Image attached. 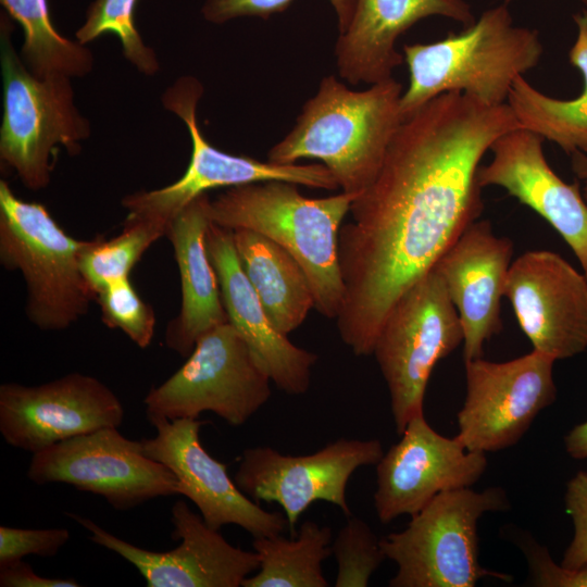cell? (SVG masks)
Segmentation results:
<instances>
[{
	"instance_id": "cell-1",
	"label": "cell",
	"mask_w": 587,
	"mask_h": 587,
	"mask_svg": "<svg viewBox=\"0 0 587 587\" xmlns=\"http://www.w3.org/2000/svg\"><path fill=\"white\" fill-rule=\"evenodd\" d=\"M517 128L508 103L488 105L459 91L433 98L401 122L339 232L345 301L336 322L353 354L373 353L396 301L478 220L480 161Z\"/></svg>"
},
{
	"instance_id": "cell-2",
	"label": "cell",
	"mask_w": 587,
	"mask_h": 587,
	"mask_svg": "<svg viewBox=\"0 0 587 587\" xmlns=\"http://www.w3.org/2000/svg\"><path fill=\"white\" fill-rule=\"evenodd\" d=\"M402 85L394 77L355 91L334 75L322 78L294 128L267 153L277 164L320 160L342 192L358 197L375 180L401 124Z\"/></svg>"
},
{
	"instance_id": "cell-3",
	"label": "cell",
	"mask_w": 587,
	"mask_h": 587,
	"mask_svg": "<svg viewBox=\"0 0 587 587\" xmlns=\"http://www.w3.org/2000/svg\"><path fill=\"white\" fill-rule=\"evenodd\" d=\"M297 184L267 180L229 187L209 202L210 220L224 228L261 234L288 251L303 268L314 309L337 319L345 301L338 239L355 196L301 195Z\"/></svg>"
},
{
	"instance_id": "cell-4",
	"label": "cell",
	"mask_w": 587,
	"mask_h": 587,
	"mask_svg": "<svg viewBox=\"0 0 587 587\" xmlns=\"http://www.w3.org/2000/svg\"><path fill=\"white\" fill-rule=\"evenodd\" d=\"M409 86L400 99L402 120L433 98L466 93L488 105L508 101L516 77L536 67L544 47L536 29L515 26L508 3L488 9L459 33L430 43L404 45Z\"/></svg>"
},
{
	"instance_id": "cell-5",
	"label": "cell",
	"mask_w": 587,
	"mask_h": 587,
	"mask_svg": "<svg viewBox=\"0 0 587 587\" xmlns=\"http://www.w3.org/2000/svg\"><path fill=\"white\" fill-rule=\"evenodd\" d=\"M505 490L491 486L437 495L408 526L380 538L386 557L397 564L390 587H474L484 577L512 582L510 574L479 563L477 525L487 512L507 511Z\"/></svg>"
},
{
	"instance_id": "cell-6",
	"label": "cell",
	"mask_w": 587,
	"mask_h": 587,
	"mask_svg": "<svg viewBox=\"0 0 587 587\" xmlns=\"http://www.w3.org/2000/svg\"><path fill=\"white\" fill-rule=\"evenodd\" d=\"M86 241L67 235L41 203L21 200L0 182V262L22 273L25 312L39 329L68 328L95 300L79 264Z\"/></svg>"
},
{
	"instance_id": "cell-7",
	"label": "cell",
	"mask_w": 587,
	"mask_h": 587,
	"mask_svg": "<svg viewBox=\"0 0 587 587\" xmlns=\"http://www.w3.org/2000/svg\"><path fill=\"white\" fill-rule=\"evenodd\" d=\"M11 25L1 18L3 116L0 158L30 190L48 186L59 147L71 154L90 135V125L74 103L70 77H38L17 57Z\"/></svg>"
},
{
	"instance_id": "cell-8",
	"label": "cell",
	"mask_w": 587,
	"mask_h": 587,
	"mask_svg": "<svg viewBox=\"0 0 587 587\" xmlns=\"http://www.w3.org/2000/svg\"><path fill=\"white\" fill-rule=\"evenodd\" d=\"M464 341L461 320L440 275L433 268L396 301L373 353L387 384L398 435L424 413V398L438 361Z\"/></svg>"
},
{
	"instance_id": "cell-9",
	"label": "cell",
	"mask_w": 587,
	"mask_h": 587,
	"mask_svg": "<svg viewBox=\"0 0 587 587\" xmlns=\"http://www.w3.org/2000/svg\"><path fill=\"white\" fill-rule=\"evenodd\" d=\"M271 382L262 360L227 322L200 336L187 361L152 387L143 404L147 416L198 419L212 412L238 427L268 401Z\"/></svg>"
},
{
	"instance_id": "cell-10",
	"label": "cell",
	"mask_w": 587,
	"mask_h": 587,
	"mask_svg": "<svg viewBox=\"0 0 587 587\" xmlns=\"http://www.w3.org/2000/svg\"><path fill=\"white\" fill-rule=\"evenodd\" d=\"M203 93L200 82L183 76L162 96L164 108L186 124L191 138V157L184 175L173 184L123 198L128 216L164 226L193 199L220 187H235L267 180H285L315 189H338L329 170L322 163L277 164L247 155H236L212 146L197 121V105Z\"/></svg>"
},
{
	"instance_id": "cell-11",
	"label": "cell",
	"mask_w": 587,
	"mask_h": 587,
	"mask_svg": "<svg viewBox=\"0 0 587 587\" xmlns=\"http://www.w3.org/2000/svg\"><path fill=\"white\" fill-rule=\"evenodd\" d=\"M104 427L57 442L32 455L27 477L37 485L68 484L126 511L159 497L180 495L164 464L143 453L142 442Z\"/></svg>"
},
{
	"instance_id": "cell-12",
	"label": "cell",
	"mask_w": 587,
	"mask_h": 587,
	"mask_svg": "<svg viewBox=\"0 0 587 587\" xmlns=\"http://www.w3.org/2000/svg\"><path fill=\"white\" fill-rule=\"evenodd\" d=\"M554 362L536 350L507 362L464 361L466 396L457 438L483 453L514 446L557 399Z\"/></svg>"
},
{
	"instance_id": "cell-13",
	"label": "cell",
	"mask_w": 587,
	"mask_h": 587,
	"mask_svg": "<svg viewBox=\"0 0 587 587\" xmlns=\"http://www.w3.org/2000/svg\"><path fill=\"white\" fill-rule=\"evenodd\" d=\"M383 454L378 439L340 438L305 455H287L271 447L248 448L234 480L253 501L279 504L295 537L299 517L315 501L329 502L351 515L346 495L351 475L361 466L376 465Z\"/></svg>"
},
{
	"instance_id": "cell-14",
	"label": "cell",
	"mask_w": 587,
	"mask_h": 587,
	"mask_svg": "<svg viewBox=\"0 0 587 587\" xmlns=\"http://www.w3.org/2000/svg\"><path fill=\"white\" fill-rule=\"evenodd\" d=\"M124 408L98 378L78 372L37 386H0V433L14 448L39 452L104 427H120Z\"/></svg>"
},
{
	"instance_id": "cell-15",
	"label": "cell",
	"mask_w": 587,
	"mask_h": 587,
	"mask_svg": "<svg viewBox=\"0 0 587 587\" xmlns=\"http://www.w3.org/2000/svg\"><path fill=\"white\" fill-rule=\"evenodd\" d=\"M86 528L89 539L133 564L148 587H239L259 570L260 558L230 545L184 501L172 507L173 538L168 551H151L105 530L90 519L66 513Z\"/></svg>"
},
{
	"instance_id": "cell-16",
	"label": "cell",
	"mask_w": 587,
	"mask_h": 587,
	"mask_svg": "<svg viewBox=\"0 0 587 587\" xmlns=\"http://www.w3.org/2000/svg\"><path fill=\"white\" fill-rule=\"evenodd\" d=\"M400 436L376 464L374 508L383 524L415 515L440 492L473 486L487 469L486 453L440 435L424 413Z\"/></svg>"
},
{
	"instance_id": "cell-17",
	"label": "cell",
	"mask_w": 587,
	"mask_h": 587,
	"mask_svg": "<svg viewBox=\"0 0 587 587\" xmlns=\"http://www.w3.org/2000/svg\"><path fill=\"white\" fill-rule=\"evenodd\" d=\"M157 434L141 440L143 453L168 467L203 521L213 529L237 525L253 538L282 534L288 526L285 514L268 512L245 495L227 473L226 464L202 447L199 432L204 421L147 416Z\"/></svg>"
},
{
	"instance_id": "cell-18",
	"label": "cell",
	"mask_w": 587,
	"mask_h": 587,
	"mask_svg": "<svg viewBox=\"0 0 587 587\" xmlns=\"http://www.w3.org/2000/svg\"><path fill=\"white\" fill-rule=\"evenodd\" d=\"M503 296L533 350L557 361L587 349V278L560 254L532 250L512 261Z\"/></svg>"
},
{
	"instance_id": "cell-19",
	"label": "cell",
	"mask_w": 587,
	"mask_h": 587,
	"mask_svg": "<svg viewBox=\"0 0 587 587\" xmlns=\"http://www.w3.org/2000/svg\"><path fill=\"white\" fill-rule=\"evenodd\" d=\"M544 138L517 128L491 146L492 158L480 165L479 186H499L545 218L570 246L587 278V202L579 182L565 183L549 165Z\"/></svg>"
},
{
	"instance_id": "cell-20",
	"label": "cell",
	"mask_w": 587,
	"mask_h": 587,
	"mask_svg": "<svg viewBox=\"0 0 587 587\" xmlns=\"http://www.w3.org/2000/svg\"><path fill=\"white\" fill-rule=\"evenodd\" d=\"M513 251L510 238L495 235L489 221L477 220L433 267L461 320L464 361L482 358L484 344L502 329L500 302Z\"/></svg>"
},
{
	"instance_id": "cell-21",
	"label": "cell",
	"mask_w": 587,
	"mask_h": 587,
	"mask_svg": "<svg viewBox=\"0 0 587 587\" xmlns=\"http://www.w3.org/2000/svg\"><path fill=\"white\" fill-rule=\"evenodd\" d=\"M207 248L216 272L228 322L264 363L273 383L284 392L302 395L311 384L316 353L297 347L272 323L245 274L233 230L210 223Z\"/></svg>"
},
{
	"instance_id": "cell-22",
	"label": "cell",
	"mask_w": 587,
	"mask_h": 587,
	"mask_svg": "<svg viewBox=\"0 0 587 587\" xmlns=\"http://www.w3.org/2000/svg\"><path fill=\"white\" fill-rule=\"evenodd\" d=\"M435 15L464 27L475 22L464 0H357L351 23L335 43L339 76L352 85L391 78L404 62L397 39L422 18Z\"/></svg>"
},
{
	"instance_id": "cell-23",
	"label": "cell",
	"mask_w": 587,
	"mask_h": 587,
	"mask_svg": "<svg viewBox=\"0 0 587 587\" xmlns=\"http://www.w3.org/2000/svg\"><path fill=\"white\" fill-rule=\"evenodd\" d=\"M210 199L203 193L189 202L168 224L170 239L179 271L182 305L168 322L165 345L188 357L200 336L228 322L220 283L207 248Z\"/></svg>"
},
{
	"instance_id": "cell-24",
	"label": "cell",
	"mask_w": 587,
	"mask_h": 587,
	"mask_svg": "<svg viewBox=\"0 0 587 587\" xmlns=\"http://www.w3.org/2000/svg\"><path fill=\"white\" fill-rule=\"evenodd\" d=\"M242 270L274 326L284 335L296 330L315 307L299 262L270 238L248 229L233 230Z\"/></svg>"
},
{
	"instance_id": "cell-25",
	"label": "cell",
	"mask_w": 587,
	"mask_h": 587,
	"mask_svg": "<svg viewBox=\"0 0 587 587\" xmlns=\"http://www.w3.org/2000/svg\"><path fill=\"white\" fill-rule=\"evenodd\" d=\"M573 20L577 37L569 61L583 76L582 92L570 100L552 98L519 76L507 101L521 128L557 143L569 155L576 150L587 153V10Z\"/></svg>"
},
{
	"instance_id": "cell-26",
	"label": "cell",
	"mask_w": 587,
	"mask_h": 587,
	"mask_svg": "<svg viewBox=\"0 0 587 587\" xmlns=\"http://www.w3.org/2000/svg\"><path fill=\"white\" fill-rule=\"evenodd\" d=\"M258 572L242 587H327L322 562L332 554V529L304 521L290 539L282 534L254 538Z\"/></svg>"
},
{
	"instance_id": "cell-27",
	"label": "cell",
	"mask_w": 587,
	"mask_h": 587,
	"mask_svg": "<svg viewBox=\"0 0 587 587\" xmlns=\"http://www.w3.org/2000/svg\"><path fill=\"white\" fill-rule=\"evenodd\" d=\"M7 13L23 29L21 54L27 68L38 77L88 74L93 64L91 52L54 28L47 0H0Z\"/></svg>"
},
{
	"instance_id": "cell-28",
	"label": "cell",
	"mask_w": 587,
	"mask_h": 587,
	"mask_svg": "<svg viewBox=\"0 0 587 587\" xmlns=\"http://www.w3.org/2000/svg\"><path fill=\"white\" fill-rule=\"evenodd\" d=\"M166 228L158 223L126 217L122 232L110 239L87 240L80 252V270L95 294L116 280L128 278L132 268Z\"/></svg>"
},
{
	"instance_id": "cell-29",
	"label": "cell",
	"mask_w": 587,
	"mask_h": 587,
	"mask_svg": "<svg viewBox=\"0 0 587 587\" xmlns=\"http://www.w3.org/2000/svg\"><path fill=\"white\" fill-rule=\"evenodd\" d=\"M137 1L95 0L87 10L86 22L76 32V38L85 45L105 33L115 34L122 42L124 57L141 73L153 75L159 70V62L136 28Z\"/></svg>"
},
{
	"instance_id": "cell-30",
	"label": "cell",
	"mask_w": 587,
	"mask_h": 587,
	"mask_svg": "<svg viewBox=\"0 0 587 587\" xmlns=\"http://www.w3.org/2000/svg\"><path fill=\"white\" fill-rule=\"evenodd\" d=\"M338 569L336 587H366L386 559L380 538L361 519L348 516L332 544Z\"/></svg>"
},
{
	"instance_id": "cell-31",
	"label": "cell",
	"mask_w": 587,
	"mask_h": 587,
	"mask_svg": "<svg viewBox=\"0 0 587 587\" xmlns=\"http://www.w3.org/2000/svg\"><path fill=\"white\" fill-rule=\"evenodd\" d=\"M102 322L110 328L122 330L139 348H147L153 339L155 315L145 302L129 277L111 283L96 294Z\"/></svg>"
},
{
	"instance_id": "cell-32",
	"label": "cell",
	"mask_w": 587,
	"mask_h": 587,
	"mask_svg": "<svg viewBox=\"0 0 587 587\" xmlns=\"http://www.w3.org/2000/svg\"><path fill=\"white\" fill-rule=\"evenodd\" d=\"M294 0H205L203 17L211 23L222 24L240 16H258L267 20L273 14L286 11ZM337 16L339 34L350 25L357 0H328Z\"/></svg>"
},
{
	"instance_id": "cell-33",
	"label": "cell",
	"mask_w": 587,
	"mask_h": 587,
	"mask_svg": "<svg viewBox=\"0 0 587 587\" xmlns=\"http://www.w3.org/2000/svg\"><path fill=\"white\" fill-rule=\"evenodd\" d=\"M70 540L66 528H17L0 526V564L34 554L54 557Z\"/></svg>"
},
{
	"instance_id": "cell-34",
	"label": "cell",
	"mask_w": 587,
	"mask_h": 587,
	"mask_svg": "<svg viewBox=\"0 0 587 587\" xmlns=\"http://www.w3.org/2000/svg\"><path fill=\"white\" fill-rule=\"evenodd\" d=\"M516 544L528 564V585L538 587H587V562L575 570L555 564L545 546L527 534H519Z\"/></svg>"
},
{
	"instance_id": "cell-35",
	"label": "cell",
	"mask_w": 587,
	"mask_h": 587,
	"mask_svg": "<svg viewBox=\"0 0 587 587\" xmlns=\"http://www.w3.org/2000/svg\"><path fill=\"white\" fill-rule=\"evenodd\" d=\"M564 505L574 533L560 565L575 570L587 562V471H578L566 484Z\"/></svg>"
},
{
	"instance_id": "cell-36",
	"label": "cell",
	"mask_w": 587,
	"mask_h": 587,
	"mask_svg": "<svg viewBox=\"0 0 587 587\" xmlns=\"http://www.w3.org/2000/svg\"><path fill=\"white\" fill-rule=\"evenodd\" d=\"M1 587H78L72 578H52L38 575L28 563L16 560L0 564Z\"/></svg>"
},
{
	"instance_id": "cell-37",
	"label": "cell",
	"mask_w": 587,
	"mask_h": 587,
	"mask_svg": "<svg viewBox=\"0 0 587 587\" xmlns=\"http://www.w3.org/2000/svg\"><path fill=\"white\" fill-rule=\"evenodd\" d=\"M566 453L575 460L587 459V421L575 425L563 438Z\"/></svg>"
},
{
	"instance_id": "cell-38",
	"label": "cell",
	"mask_w": 587,
	"mask_h": 587,
	"mask_svg": "<svg viewBox=\"0 0 587 587\" xmlns=\"http://www.w3.org/2000/svg\"><path fill=\"white\" fill-rule=\"evenodd\" d=\"M570 158L572 172L579 182L583 197L587 202V153L576 150Z\"/></svg>"
},
{
	"instance_id": "cell-39",
	"label": "cell",
	"mask_w": 587,
	"mask_h": 587,
	"mask_svg": "<svg viewBox=\"0 0 587 587\" xmlns=\"http://www.w3.org/2000/svg\"><path fill=\"white\" fill-rule=\"evenodd\" d=\"M511 1H513V0H504L505 3H509ZM579 1H582L587 7V0H579Z\"/></svg>"
}]
</instances>
